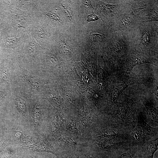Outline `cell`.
I'll list each match as a JSON object with an SVG mask.
<instances>
[{"instance_id":"6da1fadb","label":"cell","mask_w":158,"mask_h":158,"mask_svg":"<svg viewBox=\"0 0 158 158\" xmlns=\"http://www.w3.org/2000/svg\"><path fill=\"white\" fill-rule=\"evenodd\" d=\"M157 129L150 126L140 116L131 135L136 143L142 145L152 137L157 134Z\"/></svg>"},{"instance_id":"7a4b0ae2","label":"cell","mask_w":158,"mask_h":158,"mask_svg":"<svg viewBox=\"0 0 158 158\" xmlns=\"http://www.w3.org/2000/svg\"><path fill=\"white\" fill-rule=\"evenodd\" d=\"M131 107L127 103L121 105L115 116L118 121L126 125L131 124L134 122V113Z\"/></svg>"},{"instance_id":"3957f363","label":"cell","mask_w":158,"mask_h":158,"mask_svg":"<svg viewBox=\"0 0 158 158\" xmlns=\"http://www.w3.org/2000/svg\"><path fill=\"white\" fill-rule=\"evenodd\" d=\"M30 147L33 152H50L59 157V154L44 137L38 139L37 143Z\"/></svg>"},{"instance_id":"277c9868","label":"cell","mask_w":158,"mask_h":158,"mask_svg":"<svg viewBox=\"0 0 158 158\" xmlns=\"http://www.w3.org/2000/svg\"><path fill=\"white\" fill-rule=\"evenodd\" d=\"M149 118L152 123L158 126V111L154 107L150 104H145Z\"/></svg>"},{"instance_id":"5b68a950","label":"cell","mask_w":158,"mask_h":158,"mask_svg":"<svg viewBox=\"0 0 158 158\" xmlns=\"http://www.w3.org/2000/svg\"><path fill=\"white\" fill-rule=\"evenodd\" d=\"M13 18L12 25L14 30L20 28L25 27L26 22V18L22 15H15Z\"/></svg>"},{"instance_id":"8992f818","label":"cell","mask_w":158,"mask_h":158,"mask_svg":"<svg viewBox=\"0 0 158 158\" xmlns=\"http://www.w3.org/2000/svg\"><path fill=\"white\" fill-rule=\"evenodd\" d=\"M99 140L98 146L104 149H108L113 147L115 145L114 138L102 137L97 138Z\"/></svg>"},{"instance_id":"52a82bcc","label":"cell","mask_w":158,"mask_h":158,"mask_svg":"<svg viewBox=\"0 0 158 158\" xmlns=\"http://www.w3.org/2000/svg\"><path fill=\"white\" fill-rule=\"evenodd\" d=\"M23 73L25 78L32 86L36 89L40 87V82L38 78L27 71L23 70Z\"/></svg>"},{"instance_id":"ba28073f","label":"cell","mask_w":158,"mask_h":158,"mask_svg":"<svg viewBox=\"0 0 158 158\" xmlns=\"http://www.w3.org/2000/svg\"><path fill=\"white\" fill-rule=\"evenodd\" d=\"M148 142L147 147L148 158H153L154 154L158 149V138L151 140Z\"/></svg>"},{"instance_id":"9c48e42d","label":"cell","mask_w":158,"mask_h":158,"mask_svg":"<svg viewBox=\"0 0 158 158\" xmlns=\"http://www.w3.org/2000/svg\"><path fill=\"white\" fill-rule=\"evenodd\" d=\"M20 140L22 146L30 147L36 144L38 140V139H35L33 136L30 135L22 137Z\"/></svg>"},{"instance_id":"30bf717a","label":"cell","mask_w":158,"mask_h":158,"mask_svg":"<svg viewBox=\"0 0 158 158\" xmlns=\"http://www.w3.org/2000/svg\"><path fill=\"white\" fill-rule=\"evenodd\" d=\"M65 122L64 119L60 116L57 117L55 121L51 124V130L52 133H54L62 127Z\"/></svg>"},{"instance_id":"8fae6325","label":"cell","mask_w":158,"mask_h":158,"mask_svg":"<svg viewBox=\"0 0 158 158\" xmlns=\"http://www.w3.org/2000/svg\"><path fill=\"white\" fill-rule=\"evenodd\" d=\"M40 107L38 104H35L32 110V117L35 125L37 126L40 122Z\"/></svg>"},{"instance_id":"7c38bea8","label":"cell","mask_w":158,"mask_h":158,"mask_svg":"<svg viewBox=\"0 0 158 158\" xmlns=\"http://www.w3.org/2000/svg\"><path fill=\"white\" fill-rule=\"evenodd\" d=\"M0 73L1 76L5 81H8L9 78V74L8 65L4 61L0 68Z\"/></svg>"},{"instance_id":"4fadbf2b","label":"cell","mask_w":158,"mask_h":158,"mask_svg":"<svg viewBox=\"0 0 158 158\" xmlns=\"http://www.w3.org/2000/svg\"><path fill=\"white\" fill-rule=\"evenodd\" d=\"M57 141L59 143L68 146H73L77 144L71 138L68 137L60 136L57 139Z\"/></svg>"},{"instance_id":"5bb4252c","label":"cell","mask_w":158,"mask_h":158,"mask_svg":"<svg viewBox=\"0 0 158 158\" xmlns=\"http://www.w3.org/2000/svg\"><path fill=\"white\" fill-rule=\"evenodd\" d=\"M118 137V134L114 130L109 129L104 130L102 132L101 134L98 136L97 138H99L102 137H105L115 138Z\"/></svg>"},{"instance_id":"9a60e30c","label":"cell","mask_w":158,"mask_h":158,"mask_svg":"<svg viewBox=\"0 0 158 158\" xmlns=\"http://www.w3.org/2000/svg\"><path fill=\"white\" fill-rule=\"evenodd\" d=\"M130 83H126L117 87L113 92L112 95L113 101L116 100L123 90L128 86Z\"/></svg>"},{"instance_id":"2e32d148","label":"cell","mask_w":158,"mask_h":158,"mask_svg":"<svg viewBox=\"0 0 158 158\" xmlns=\"http://www.w3.org/2000/svg\"><path fill=\"white\" fill-rule=\"evenodd\" d=\"M67 128L68 130L73 134H75L78 133V130L77 127L76 123L73 120L69 122Z\"/></svg>"},{"instance_id":"e0dca14e","label":"cell","mask_w":158,"mask_h":158,"mask_svg":"<svg viewBox=\"0 0 158 158\" xmlns=\"http://www.w3.org/2000/svg\"><path fill=\"white\" fill-rule=\"evenodd\" d=\"M16 106L18 110L23 115L26 112V107L25 103L23 101L18 100L16 102Z\"/></svg>"},{"instance_id":"ac0fdd59","label":"cell","mask_w":158,"mask_h":158,"mask_svg":"<svg viewBox=\"0 0 158 158\" xmlns=\"http://www.w3.org/2000/svg\"><path fill=\"white\" fill-rule=\"evenodd\" d=\"M150 33L148 31L145 30L142 32V42L145 46H147L150 40Z\"/></svg>"},{"instance_id":"d6986e66","label":"cell","mask_w":158,"mask_h":158,"mask_svg":"<svg viewBox=\"0 0 158 158\" xmlns=\"http://www.w3.org/2000/svg\"><path fill=\"white\" fill-rule=\"evenodd\" d=\"M90 38L92 41L95 42H101L104 39V36L99 33L93 32L90 35Z\"/></svg>"},{"instance_id":"ffe728a7","label":"cell","mask_w":158,"mask_h":158,"mask_svg":"<svg viewBox=\"0 0 158 158\" xmlns=\"http://www.w3.org/2000/svg\"><path fill=\"white\" fill-rule=\"evenodd\" d=\"M18 39L15 37L8 40L5 43L6 47L11 48L15 47L18 42Z\"/></svg>"},{"instance_id":"44dd1931","label":"cell","mask_w":158,"mask_h":158,"mask_svg":"<svg viewBox=\"0 0 158 158\" xmlns=\"http://www.w3.org/2000/svg\"><path fill=\"white\" fill-rule=\"evenodd\" d=\"M38 35L41 38L43 39L46 36V33L42 27L38 26L37 28Z\"/></svg>"},{"instance_id":"7402d4cb","label":"cell","mask_w":158,"mask_h":158,"mask_svg":"<svg viewBox=\"0 0 158 158\" xmlns=\"http://www.w3.org/2000/svg\"><path fill=\"white\" fill-rule=\"evenodd\" d=\"M77 157L78 158H94L91 154L86 152L81 153Z\"/></svg>"},{"instance_id":"603a6c76","label":"cell","mask_w":158,"mask_h":158,"mask_svg":"<svg viewBox=\"0 0 158 158\" xmlns=\"http://www.w3.org/2000/svg\"><path fill=\"white\" fill-rule=\"evenodd\" d=\"M13 154L12 152H3L0 155V158H10Z\"/></svg>"},{"instance_id":"cb8c5ba5","label":"cell","mask_w":158,"mask_h":158,"mask_svg":"<svg viewBox=\"0 0 158 158\" xmlns=\"http://www.w3.org/2000/svg\"><path fill=\"white\" fill-rule=\"evenodd\" d=\"M9 142L8 140L0 142V153L8 145Z\"/></svg>"},{"instance_id":"d4e9b609","label":"cell","mask_w":158,"mask_h":158,"mask_svg":"<svg viewBox=\"0 0 158 158\" xmlns=\"http://www.w3.org/2000/svg\"><path fill=\"white\" fill-rule=\"evenodd\" d=\"M36 45L34 43L30 44L29 47V50L32 54H34L36 50Z\"/></svg>"},{"instance_id":"484cf974","label":"cell","mask_w":158,"mask_h":158,"mask_svg":"<svg viewBox=\"0 0 158 158\" xmlns=\"http://www.w3.org/2000/svg\"><path fill=\"white\" fill-rule=\"evenodd\" d=\"M83 5L85 8H88L89 9L92 10L94 8L92 6L90 1H83Z\"/></svg>"},{"instance_id":"4316f807","label":"cell","mask_w":158,"mask_h":158,"mask_svg":"<svg viewBox=\"0 0 158 158\" xmlns=\"http://www.w3.org/2000/svg\"><path fill=\"white\" fill-rule=\"evenodd\" d=\"M64 10L65 11L68 17H70L69 18L72 19V18L73 15L72 13V12L70 8H69L67 7H66L65 6H63Z\"/></svg>"},{"instance_id":"83f0119b","label":"cell","mask_w":158,"mask_h":158,"mask_svg":"<svg viewBox=\"0 0 158 158\" xmlns=\"http://www.w3.org/2000/svg\"><path fill=\"white\" fill-rule=\"evenodd\" d=\"M14 136L16 139L20 140L23 136L22 132L20 130L16 131L14 133Z\"/></svg>"},{"instance_id":"f1b7e54d","label":"cell","mask_w":158,"mask_h":158,"mask_svg":"<svg viewBox=\"0 0 158 158\" xmlns=\"http://www.w3.org/2000/svg\"><path fill=\"white\" fill-rule=\"evenodd\" d=\"M99 18V16L92 14L88 16L87 20L88 21H94L98 20Z\"/></svg>"},{"instance_id":"f546056e","label":"cell","mask_w":158,"mask_h":158,"mask_svg":"<svg viewBox=\"0 0 158 158\" xmlns=\"http://www.w3.org/2000/svg\"><path fill=\"white\" fill-rule=\"evenodd\" d=\"M147 20L146 22L153 20L157 21V17L154 15H149L147 17Z\"/></svg>"},{"instance_id":"4dcf8cb0","label":"cell","mask_w":158,"mask_h":158,"mask_svg":"<svg viewBox=\"0 0 158 158\" xmlns=\"http://www.w3.org/2000/svg\"><path fill=\"white\" fill-rule=\"evenodd\" d=\"M119 158H133L130 154L128 153H124L120 156Z\"/></svg>"},{"instance_id":"1f68e13d","label":"cell","mask_w":158,"mask_h":158,"mask_svg":"<svg viewBox=\"0 0 158 158\" xmlns=\"http://www.w3.org/2000/svg\"><path fill=\"white\" fill-rule=\"evenodd\" d=\"M64 158H78L77 156H68Z\"/></svg>"},{"instance_id":"d6a6232c","label":"cell","mask_w":158,"mask_h":158,"mask_svg":"<svg viewBox=\"0 0 158 158\" xmlns=\"http://www.w3.org/2000/svg\"><path fill=\"white\" fill-rule=\"evenodd\" d=\"M2 97L3 95L1 92H0V99L2 98Z\"/></svg>"},{"instance_id":"836d02e7","label":"cell","mask_w":158,"mask_h":158,"mask_svg":"<svg viewBox=\"0 0 158 158\" xmlns=\"http://www.w3.org/2000/svg\"><path fill=\"white\" fill-rule=\"evenodd\" d=\"M28 158H34L31 156L29 155L28 156Z\"/></svg>"}]
</instances>
